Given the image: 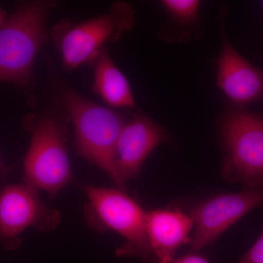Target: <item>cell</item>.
<instances>
[{"mask_svg": "<svg viewBox=\"0 0 263 263\" xmlns=\"http://www.w3.org/2000/svg\"><path fill=\"white\" fill-rule=\"evenodd\" d=\"M51 1L23 3L0 26V83L29 86L32 66L47 38L46 19L54 7Z\"/></svg>", "mask_w": 263, "mask_h": 263, "instance_id": "1", "label": "cell"}, {"mask_svg": "<svg viewBox=\"0 0 263 263\" xmlns=\"http://www.w3.org/2000/svg\"><path fill=\"white\" fill-rule=\"evenodd\" d=\"M62 100L75 128L78 153L106 172L119 190H125L115 169L118 139L125 124L121 116L72 89L64 90Z\"/></svg>", "mask_w": 263, "mask_h": 263, "instance_id": "2", "label": "cell"}, {"mask_svg": "<svg viewBox=\"0 0 263 263\" xmlns=\"http://www.w3.org/2000/svg\"><path fill=\"white\" fill-rule=\"evenodd\" d=\"M226 150L222 174L246 190L263 189V117L243 109L230 110L221 123Z\"/></svg>", "mask_w": 263, "mask_h": 263, "instance_id": "3", "label": "cell"}, {"mask_svg": "<svg viewBox=\"0 0 263 263\" xmlns=\"http://www.w3.org/2000/svg\"><path fill=\"white\" fill-rule=\"evenodd\" d=\"M134 24L131 5L118 2L110 11L81 23L62 22L53 32V40L62 53V61L69 69L77 68L94 61L104 44L117 41Z\"/></svg>", "mask_w": 263, "mask_h": 263, "instance_id": "4", "label": "cell"}, {"mask_svg": "<svg viewBox=\"0 0 263 263\" xmlns=\"http://www.w3.org/2000/svg\"><path fill=\"white\" fill-rule=\"evenodd\" d=\"M24 178L29 186L51 195L72 180L63 136L50 118H42L32 128V141L24 160Z\"/></svg>", "mask_w": 263, "mask_h": 263, "instance_id": "5", "label": "cell"}, {"mask_svg": "<svg viewBox=\"0 0 263 263\" xmlns=\"http://www.w3.org/2000/svg\"><path fill=\"white\" fill-rule=\"evenodd\" d=\"M89 206L100 226L117 232L127 245L119 255L149 257L151 251L146 229V213L122 190L88 186L85 189Z\"/></svg>", "mask_w": 263, "mask_h": 263, "instance_id": "6", "label": "cell"}, {"mask_svg": "<svg viewBox=\"0 0 263 263\" xmlns=\"http://www.w3.org/2000/svg\"><path fill=\"white\" fill-rule=\"evenodd\" d=\"M263 204V189L218 195L195 208L190 214L195 226L194 252L215 241L230 226Z\"/></svg>", "mask_w": 263, "mask_h": 263, "instance_id": "7", "label": "cell"}, {"mask_svg": "<svg viewBox=\"0 0 263 263\" xmlns=\"http://www.w3.org/2000/svg\"><path fill=\"white\" fill-rule=\"evenodd\" d=\"M27 184L10 185L0 192V235L15 238L29 227L50 231L58 226L60 215L48 208Z\"/></svg>", "mask_w": 263, "mask_h": 263, "instance_id": "8", "label": "cell"}, {"mask_svg": "<svg viewBox=\"0 0 263 263\" xmlns=\"http://www.w3.org/2000/svg\"><path fill=\"white\" fill-rule=\"evenodd\" d=\"M166 138L163 128L143 114H136L124 124L118 139L115 158L116 172L123 185L138 176L148 156Z\"/></svg>", "mask_w": 263, "mask_h": 263, "instance_id": "9", "label": "cell"}, {"mask_svg": "<svg viewBox=\"0 0 263 263\" xmlns=\"http://www.w3.org/2000/svg\"><path fill=\"white\" fill-rule=\"evenodd\" d=\"M217 86L236 105L253 103L263 98V71L226 41L219 59Z\"/></svg>", "mask_w": 263, "mask_h": 263, "instance_id": "10", "label": "cell"}, {"mask_svg": "<svg viewBox=\"0 0 263 263\" xmlns=\"http://www.w3.org/2000/svg\"><path fill=\"white\" fill-rule=\"evenodd\" d=\"M195 226L191 216L179 209H157L146 213V229L151 254L157 263H169L176 250L191 243L190 233Z\"/></svg>", "mask_w": 263, "mask_h": 263, "instance_id": "11", "label": "cell"}, {"mask_svg": "<svg viewBox=\"0 0 263 263\" xmlns=\"http://www.w3.org/2000/svg\"><path fill=\"white\" fill-rule=\"evenodd\" d=\"M93 91L112 107L134 108L135 100L125 76L114 65L103 48L95 59Z\"/></svg>", "mask_w": 263, "mask_h": 263, "instance_id": "12", "label": "cell"}, {"mask_svg": "<svg viewBox=\"0 0 263 263\" xmlns=\"http://www.w3.org/2000/svg\"><path fill=\"white\" fill-rule=\"evenodd\" d=\"M161 3L170 14L182 22L195 21L200 5L197 0H164Z\"/></svg>", "mask_w": 263, "mask_h": 263, "instance_id": "13", "label": "cell"}, {"mask_svg": "<svg viewBox=\"0 0 263 263\" xmlns=\"http://www.w3.org/2000/svg\"><path fill=\"white\" fill-rule=\"evenodd\" d=\"M237 263H263V226L260 235L252 248Z\"/></svg>", "mask_w": 263, "mask_h": 263, "instance_id": "14", "label": "cell"}, {"mask_svg": "<svg viewBox=\"0 0 263 263\" xmlns=\"http://www.w3.org/2000/svg\"><path fill=\"white\" fill-rule=\"evenodd\" d=\"M169 263H209L201 256L197 254H187L177 259H173Z\"/></svg>", "mask_w": 263, "mask_h": 263, "instance_id": "15", "label": "cell"}, {"mask_svg": "<svg viewBox=\"0 0 263 263\" xmlns=\"http://www.w3.org/2000/svg\"><path fill=\"white\" fill-rule=\"evenodd\" d=\"M8 16L6 13L3 11V10L0 9V26L4 22L5 19Z\"/></svg>", "mask_w": 263, "mask_h": 263, "instance_id": "16", "label": "cell"}, {"mask_svg": "<svg viewBox=\"0 0 263 263\" xmlns=\"http://www.w3.org/2000/svg\"><path fill=\"white\" fill-rule=\"evenodd\" d=\"M4 168V165H3V161L0 159V171Z\"/></svg>", "mask_w": 263, "mask_h": 263, "instance_id": "17", "label": "cell"}]
</instances>
